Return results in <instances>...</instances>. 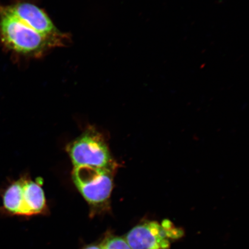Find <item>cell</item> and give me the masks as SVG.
<instances>
[{"label": "cell", "mask_w": 249, "mask_h": 249, "mask_svg": "<svg viewBox=\"0 0 249 249\" xmlns=\"http://www.w3.org/2000/svg\"><path fill=\"white\" fill-rule=\"evenodd\" d=\"M0 43L6 51L24 57H42L51 50L64 45L47 37L23 22L7 5L0 3Z\"/></svg>", "instance_id": "cell-1"}, {"label": "cell", "mask_w": 249, "mask_h": 249, "mask_svg": "<svg viewBox=\"0 0 249 249\" xmlns=\"http://www.w3.org/2000/svg\"><path fill=\"white\" fill-rule=\"evenodd\" d=\"M119 165L73 167L72 180L89 208L91 217L110 212L114 179Z\"/></svg>", "instance_id": "cell-2"}, {"label": "cell", "mask_w": 249, "mask_h": 249, "mask_svg": "<svg viewBox=\"0 0 249 249\" xmlns=\"http://www.w3.org/2000/svg\"><path fill=\"white\" fill-rule=\"evenodd\" d=\"M73 167H108L117 164L104 135L89 127L66 148Z\"/></svg>", "instance_id": "cell-3"}, {"label": "cell", "mask_w": 249, "mask_h": 249, "mask_svg": "<svg viewBox=\"0 0 249 249\" xmlns=\"http://www.w3.org/2000/svg\"><path fill=\"white\" fill-rule=\"evenodd\" d=\"M42 179L33 180L27 177L15 180L12 197L18 216L46 214L48 211Z\"/></svg>", "instance_id": "cell-4"}, {"label": "cell", "mask_w": 249, "mask_h": 249, "mask_svg": "<svg viewBox=\"0 0 249 249\" xmlns=\"http://www.w3.org/2000/svg\"><path fill=\"white\" fill-rule=\"evenodd\" d=\"M18 19L42 35L58 40L64 44L68 37L55 26L41 8L29 2L18 1L7 5Z\"/></svg>", "instance_id": "cell-5"}, {"label": "cell", "mask_w": 249, "mask_h": 249, "mask_svg": "<svg viewBox=\"0 0 249 249\" xmlns=\"http://www.w3.org/2000/svg\"><path fill=\"white\" fill-rule=\"evenodd\" d=\"M132 249H170L169 235L163 226L156 221H146L133 227L125 236Z\"/></svg>", "instance_id": "cell-6"}, {"label": "cell", "mask_w": 249, "mask_h": 249, "mask_svg": "<svg viewBox=\"0 0 249 249\" xmlns=\"http://www.w3.org/2000/svg\"><path fill=\"white\" fill-rule=\"evenodd\" d=\"M102 249H132L124 236H120L108 232L100 243Z\"/></svg>", "instance_id": "cell-7"}, {"label": "cell", "mask_w": 249, "mask_h": 249, "mask_svg": "<svg viewBox=\"0 0 249 249\" xmlns=\"http://www.w3.org/2000/svg\"><path fill=\"white\" fill-rule=\"evenodd\" d=\"M82 249H102L100 244H91L86 246Z\"/></svg>", "instance_id": "cell-8"}]
</instances>
